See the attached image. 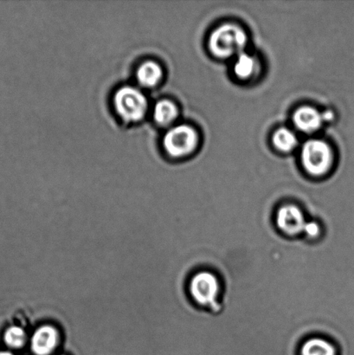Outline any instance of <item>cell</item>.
Segmentation results:
<instances>
[{
	"label": "cell",
	"instance_id": "6da1fadb",
	"mask_svg": "<svg viewBox=\"0 0 354 355\" xmlns=\"http://www.w3.org/2000/svg\"><path fill=\"white\" fill-rule=\"evenodd\" d=\"M247 44V36L240 27L224 24L211 35L209 47L218 58H227L242 53Z\"/></svg>",
	"mask_w": 354,
	"mask_h": 355
},
{
	"label": "cell",
	"instance_id": "7a4b0ae2",
	"mask_svg": "<svg viewBox=\"0 0 354 355\" xmlns=\"http://www.w3.org/2000/svg\"><path fill=\"white\" fill-rule=\"evenodd\" d=\"M114 103L119 116L130 123L141 120L147 113L148 107L145 94L132 86H124L118 89Z\"/></svg>",
	"mask_w": 354,
	"mask_h": 355
},
{
	"label": "cell",
	"instance_id": "3957f363",
	"mask_svg": "<svg viewBox=\"0 0 354 355\" xmlns=\"http://www.w3.org/2000/svg\"><path fill=\"white\" fill-rule=\"evenodd\" d=\"M301 161L311 175H322L331 168L333 155L330 147L320 140L308 141L301 150Z\"/></svg>",
	"mask_w": 354,
	"mask_h": 355
},
{
	"label": "cell",
	"instance_id": "277c9868",
	"mask_svg": "<svg viewBox=\"0 0 354 355\" xmlns=\"http://www.w3.org/2000/svg\"><path fill=\"white\" fill-rule=\"evenodd\" d=\"M197 142L196 131L182 124L166 132L163 144L166 151L173 157H183L194 150Z\"/></svg>",
	"mask_w": 354,
	"mask_h": 355
},
{
	"label": "cell",
	"instance_id": "5b68a950",
	"mask_svg": "<svg viewBox=\"0 0 354 355\" xmlns=\"http://www.w3.org/2000/svg\"><path fill=\"white\" fill-rule=\"evenodd\" d=\"M220 288L218 278L207 271L196 274L190 284V291L194 300L202 305L214 304Z\"/></svg>",
	"mask_w": 354,
	"mask_h": 355
},
{
	"label": "cell",
	"instance_id": "8992f818",
	"mask_svg": "<svg viewBox=\"0 0 354 355\" xmlns=\"http://www.w3.org/2000/svg\"><path fill=\"white\" fill-rule=\"evenodd\" d=\"M306 223L303 211L296 205H285L277 214V225L281 231L289 236H297L303 232Z\"/></svg>",
	"mask_w": 354,
	"mask_h": 355
},
{
	"label": "cell",
	"instance_id": "52a82bcc",
	"mask_svg": "<svg viewBox=\"0 0 354 355\" xmlns=\"http://www.w3.org/2000/svg\"><path fill=\"white\" fill-rule=\"evenodd\" d=\"M59 335L54 327L44 325L34 332L30 340V347L36 355H48L57 345Z\"/></svg>",
	"mask_w": 354,
	"mask_h": 355
},
{
	"label": "cell",
	"instance_id": "ba28073f",
	"mask_svg": "<svg viewBox=\"0 0 354 355\" xmlns=\"http://www.w3.org/2000/svg\"><path fill=\"white\" fill-rule=\"evenodd\" d=\"M294 123L304 133H314L320 130L324 120L322 114L311 107H303L294 114Z\"/></svg>",
	"mask_w": 354,
	"mask_h": 355
},
{
	"label": "cell",
	"instance_id": "9c48e42d",
	"mask_svg": "<svg viewBox=\"0 0 354 355\" xmlns=\"http://www.w3.org/2000/svg\"><path fill=\"white\" fill-rule=\"evenodd\" d=\"M161 66L154 61H145L139 66L136 78L140 85L147 88L157 85L162 78Z\"/></svg>",
	"mask_w": 354,
	"mask_h": 355
},
{
	"label": "cell",
	"instance_id": "30bf717a",
	"mask_svg": "<svg viewBox=\"0 0 354 355\" xmlns=\"http://www.w3.org/2000/svg\"><path fill=\"white\" fill-rule=\"evenodd\" d=\"M178 107L169 100H161L155 104L154 109V120L161 125H168L178 116Z\"/></svg>",
	"mask_w": 354,
	"mask_h": 355
},
{
	"label": "cell",
	"instance_id": "8fae6325",
	"mask_svg": "<svg viewBox=\"0 0 354 355\" xmlns=\"http://www.w3.org/2000/svg\"><path fill=\"white\" fill-rule=\"evenodd\" d=\"M301 355H336V352L330 343L315 338L304 343L301 347Z\"/></svg>",
	"mask_w": 354,
	"mask_h": 355
},
{
	"label": "cell",
	"instance_id": "7c38bea8",
	"mask_svg": "<svg viewBox=\"0 0 354 355\" xmlns=\"http://www.w3.org/2000/svg\"><path fill=\"white\" fill-rule=\"evenodd\" d=\"M256 69L255 59L245 52L239 54L234 64V72L238 78L247 79Z\"/></svg>",
	"mask_w": 354,
	"mask_h": 355
},
{
	"label": "cell",
	"instance_id": "4fadbf2b",
	"mask_svg": "<svg viewBox=\"0 0 354 355\" xmlns=\"http://www.w3.org/2000/svg\"><path fill=\"white\" fill-rule=\"evenodd\" d=\"M274 144L281 151L290 152L297 145V138L292 131L287 128L277 130L273 137Z\"/></svg>",
	"mask_w": 354,
	"mask_h": 355
},
{
	"label": "cell",
	"instance_id": "5bb4252c",
	"mask_svg": "<svg viewBox=\"0 0 354 355\" xmlns=\"http://www.w3.org/2000/svg\"><path fill=\"white\" fill-rule=\"evenodd\" d=\"M26 334L19 327H12L6 330L5 334V342L7 345L13 349H19L26 343Z\"/></svg>",
	"mask_w": 354,
	"mask_h": 355
},
{
	"label": "cell",
	"instance_id": "9a60e30c",
	"mask_svg": "<svg viewBox=\"0 0 354 355\" xmlns=\"http://www.w3.org/2000/svg\"><path fill=\"white\" fill-rule=\"evenodd\" d=\"M303 232L306 233V235L310 238H317L320 235V226L315 222L306 223Z\"/></svg>",
	"mask_w": 354,
	"mask_h": 355
},
{
	"label": "cell",
	"instance_id": "2e32d148",
	"mask_svg": "<svg viewBox=\"0 0 354 355\" xmlns=\"http://www.w3.org/2000/svg\"><path fill=\"white\" fill-rule=\"evenodd\" d=\"M322 117H324V121H332L334 119V114L331 111H327V112L322 114Z\"/></svg>",
	"mask_w": 354,
	"mask_h": 355
},
{
	"label": "cell",
	"instance_id": "e0dca14e",
	"mask_svg": "<svg viewBox=\"0 0 354 355\" xmlns=\"http://www.w3.org/2000/svg\"><path fill=\"white\" fill-rule=\"evenodd\" d=\"M0 355H14V354L12 353H9V352H0Z\"/></svg>",
	"mask_w": 354,
	"mask_h": 355
}]
</instances>
